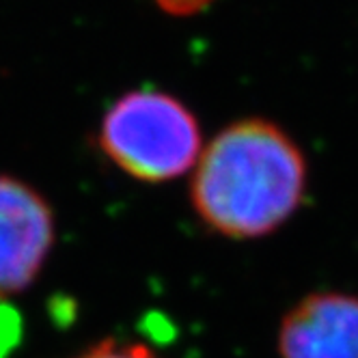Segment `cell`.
Wrapping results in <instances>:
<instances>
[{
  "label": "cell",
  "mask_w": 358,
  "mask_h": 358,
  "mask_svg": "<svg viewBox=\"0 0 358 358\" xmlns=\"http://www.w3.org/2000/svg\"><path fill=\"white\" fill-rule=\"evenodd\" d=\"M306 177L304 151L278 123L238 119L201 149L190 177V206L218 236L259 240L300 210Z\"/></svg>",
  "instance_id": "1"
},
{
  "label": "cell",
  "mask_w": 358,
  "mask_h": 358,
  "mask_svg": "<svg viewBox=\"0 0 358 358\" xmlns=\"http://www.w3.org/2000/svg\"><path fill=\"white\" fill-rule=\"evenodd\" d=\"M99 147L125 175L143 184H166L192 173L203 132L196 115L171 93L130 91L106 110Z\"/></svg>",
  "instance_id": "2"
},
{
  "label": "cell",
  "mask_w": 358,
  "mask_h": 358,
  "mask_svg": "<svg viewBox=\"0 0 358 358\" xmlns=\"http://www.w3.org/2000/svg\"><path fill=\"white\" fill-rule=\"evenodd\" d=\"M55 244L45 199L20 179L0 175V300L29 289Z\"/></svg>",
  "instance_id": "3"
},
{
  "label": "cell",
  "mask_w": 358,
  "mask_h": 358,
  "mask_svg": "<svg viewBox=\"0 0 358 358\" xmlns=\"http://www.w3.org/2000/svg\"><path fill=\"white\" fill-rule=\"evenodd\" d=\"M280 358H358V296L317 292L285 313L278 328Z\"/></svg>",
  "instance_id": "4"
},
{
  "label": "cell",
  "mask_w": 358,
  "mask_h": 358,
  "mask_svg": "<svg viewBox=\"0 0 358 358\" xmlns=\"http://www.w3.org/2000/svg\"><path fill=\"white\" fill-rule=\"evenodd\" d=\"M73 358H162V356H158L151 348L143 343H123L117 339H104Z\"/></svg>",
  "instance_id": "5"
},
{
  "label": "cell",
  "mask_w": 358,
  "mask_h": 358,
  "mask_svg": "<svg viewBox=\"0 0 358 358\" xmlns=\"http://www.w3.org/2000/svg\"><path fill=\"white\" fill-rule=\"evenodd\" d=\"M166 15L173 17H190L206 11L214 0H153Z\"/></svg>",
  "instance_id": "6"
}]
</instances>
